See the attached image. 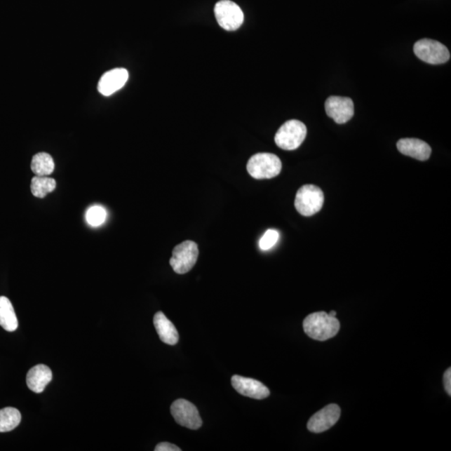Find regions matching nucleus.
<instances>
[{"label":"nucleus","instance_id":"nucleus-6","mask_svg":"<svg viewBox=\"0 0 451 451\" xmlns=\"http://www.w3.org/2000/svg\"><path fill=\"white\" fill-rule=\"evenodd\" d=\"M414 52L419 60L431 65H441L450 58V51L443 43L430 39H422L416 42Z\"/></svg>","mask_w":451,"mask_h":451},{"label":"nucleus","instance_id":"nucleus-16","mask_svg":"<svg viewBox=\"0 0 451 451\" xmlns=\"http://www.w3.org/2000/svg\"><path fill=\"white\" fill-rule=\"evenodd\" d=\"M14 307L7 297L0 296V326L6 331L14 332L18 328Z\"/></svg>","mask_w":451,"mask_h":451},{"label":"nucleus","instance_id":"nucleus-15","mask_svg":"<svg viewBox=\"0 0 451 451\" xmlns=\"http://www.w3.org/2000/svg\"><path fill=\"white\" fill-rule=\"evenodd\" d=\"M159 338L163 343L175 345L178 343L179 334L176 327L169 321L163 312H157L153 319Z\"/></svg>","mask_w":451,"mask_h":451},{"label":"nucleus","instance_id":"nucleus-2","mask_svg":"<svg viewBox=\"0 0 451 451\" xmlns=\"http://www.w3.org/2000/svg\"><path fill=\"white\" fill-rule=\"evenodd\" d=\"M247 170L257 180L271 179L281 173L282 163L278 156L271 153H257L249 159Z\"/></svg>","mask_w":451,"mask_h":451},{"label":"nucleus","instance_id":"nucleus-24","mask_svg":"<svg viewBox=\"0 0 451 451\" xmlns=\"http://www.w3.org/2000/svg\"><path fill=\"white\" fill-rule=\"evenodd\" d=\"M330 314L331 317H336L335 311H331V312L330 314Z\"/></svg>","mask_w":451,"mask_h":451},{"label":"nucleus","instance_id":"nucleus-5","mask_svg":"<svg viewBox=\"0 0 451 451\" xmlns=\"http://www.w3.org/2000/svg\"><path fill=\"white\" fill-rule=\"evenodd\" d=\"M198 255V244L192 241H185L173 249L170 264L175 273L185 274L194 268Z\"/></svg>","mask_w":451,"mask_h":451},{"label":"nucleus","instance_id":"nucleus-17","mask_svg":"<svg viewBox=\"0 0 451 451\" xmlns=\"http://www.w3.org/2000/svg\"><path fill=\"white\" fill-rule=\"evenodd\" d=\"M32 172L39 177H48L53 173L55 163L52 156L46 152L38 153L33 156L32 161Z\"/></svg>","mask_w":451,"mask_h":451},{"label":"nucleus","instance_id":"nucleus-19","mask_svg":"<svg viewBox=\"0 0 451 451\" xmlns=\"http://www.w3.org/2000/svg\"><path fill=\"white\" fill-rule=\"evenodd\" d=\"M30 188L36 198H43L55 189L56 182L54 178L36 176L32 179Z\"/></svg>","mask_w":451,"mask_h":451},{"label":"nucleus","instance_id":"nucleus-1","mask_svg":"<svg viewBox=\"0 0 451 451\" xmlns=\"http://www.w3.org/2000/svg\"><path fill=\"white\" fill-rule=\"evenodd\" d=\"M340 323L336 317H331L325 312L314 313L304 321V330L310 338L325 341L332 338L339 331Z\"/></svg>","mask_w":451,"mask_h":451},{"label":"nucleus","instance_id":"nucleus-8","mask_svg":"<svg viewBox=\"0 0 451 451\" xmlns=\"http://www.w3.org/2000/svg\"><path fill=\"white\" fill-rule=\"evenodd\" d=\"M170 413L177 424L190 430H198L203 426V419L196 407L183 398L173 402Z\"/></svg>","mask_w":451,"mask_h":451},{"label":"nucleus","instance_id":"nucleus-9","mask_svg":"<svg viewBox=\"0 0 451 451\" xmlns=\"http://www.w3.org/2000/svg\"><path fill=\"white\" fill-rule=\"evenodd\" d=\"M325 111L328 116L332 118L337 124H345L354 115L353 100L349 97L330 96L326 100Z\"/></svg>","mask_w":451,"mask_h":451},{"label":"nucleus","instance_id":"nucleus-14","mask_svg":"<svg viewBox=\"0 0 451 451\" xmlns=\"http://www.w3.org/2000/svg\"><path fill=\"white\" fill-rule=\"evenodd\" d=\"M52 380V371L45 365H38L30 369L26 377V383L30 391L41 393L45 391Z\"/></svg>","mask_w":451,"mask_h":451},{"label":"nucleus","instance_id":"nucleus-7","mask_svg":"<svg viewBox=\"0 0 451 451\" xmlns=\"http://www.w3.org/2000/svg\"><path fill=\"white\" fill-rule=\"evenodd\" d=\"M219 25L227 32H234L242 26L244 15L241 8L230 0H221L214 8Z\"/></svg>","mask_w":451,"mask_h":451},{"label":"nucleus","instance_id":"nucleus-4","mask_svg":"<svg viewBox=\"0 0 451 451\" xmlns=\"http://www.w3.org/2000/svg\"><path fill=\"white\" fill-rule=\"evenodd\" d=\"M325 195L321 188L314 185H304L297 191L295 204L301 215L310 217L321 211Z\"/></svg>","mask_w":451,"mask_h":451},{"label":"nucleus","instance_id":"nucleus-3","mask_svg":"<svg viewBox=\"0 0 451 451\" xmlns=\"http://www.w3.org/2000/svg\"><path fill=\"white\" fill-rule=\"evenodd\" d=\"M307 135V127L297 120H290L280 127L275 135V142L283 150H296Z\"/></svg>","mask_w":451,"mask_h":451},{"label":"nucleus","instance_id":"nucleus-18","mask_svg":"<svg viewBox=\"0 0 451 451\" xmlns=\"http://www.w3.org/2000/svg\"><path fill=\"white\" fill-rule=\"evenodd\" d=\"M20 422L21 414L18 410L13 407L0 410V433L15 430Z\"/></svg>","mask_w":451,"mask_h":451},{"label":"nucleus","instance_id":"nucleus-20","mask_svg":"<svg viewBox=\"0 0 451 451\" xmlns=\"http://www.w3.org/2000/svg\"><path fill=\"white\" fill-rule=\"evenodd\" d=\"M107 213L102 206L95 205L87 210L86 214V222L91 227L102 225L107 220Z\"/></svg>","mask_w":451,"mask_h":451},{"label":"nucleus","instance_id":"nucleus-22","mask_svg":"<svg viewBox=\"0 0 451 451\" xmlns=\"http://www.w3.org/2000/svg\"><path fill=\"white\" fill-rule=\"evenodd\" d=\"M178 446L170 444L168 442H163L156 446L155 451H181Z\"/></svg>","mask_w":451,"mask_h":451},{"label":"nucleus","instance_id":"nucleus-12","mask_svg":"<svg viewBox=\"0 0 451 451\" xmlns=\"http://www.w3.org/2000/svg\"><path fill=\"white\" fill-rule=\"evenodd\" d=\"M129 73L123 68H116L105 73L98 84V90L104 96H109L121 90L128 81Z\"/></svg>","mask_w":451,"mask_h":451},{"label":"nucleus","instance_id":"nucleus-11","mask_svg":"<svg viewBox=\"0 0 451 451\" xmlns=\"http://www.w3.org/2000/svg\"><path fill=\"white\" fill-rule=\"evenodd\" d=\"M231 385L240 395L255 398V400H264L270 395L268 387H266L260 381L243 377V376H233Z\"/></svg>","mask_w":451,"mask_h":451},{"label":"nucleus","instance_id":"nucleus-21","mask_svg":"<svg viewBox=\"0 0 451 451\" xmlns=\"http://www.w3.org/2000/svg\"><path fill=\"white\" fill-rule=\"evenodd\" d=\"M279 239L278 231L269 229L266 231L260 241V248L262 251H268L275 246Z\"/></svg>","mask_w":451,"mask_h":451},{"label":"nucleus","instance_id":"nucleus-23","mask_svg":"<svg viewBox=\"0 0 451 451\" xmlns=\"http://www.w3.org/2000/svg\"><path fill=\"white\" fill-rule=\"evenodd\" d=\"M444 384L446 392L448 393V395H451V370L448 369L445 371L444 375Z\"/></svg>","mask_w":451,"mask_h":451},{"label":"nucleus","instance_id":"nucleus-10","mask_svg":"<svg viewBox=\"0 0 451 451\" xmlns=\"http://www.w3.org/2000/svg\"><path fill=\"white\" fill-rule=\"evenodd\" d=\"M341 415L339 405L331 404L315 413L308 422L309 431L313 433H322L330 430L338 422Z\"/></svg>","mask_w":451,"mask_h":451},{"label":"nucleus","instance_id":"nucleus-13","mask_svg":"<svg viewBox=\"0 0 451 451\" xmlns=\"http://www.w3.org/2000/svg\"><path fill=\"white\" fill-rule=\"evenodd\" d=\"M397 148L401 154L419 161H427L431 155V147L419 139H400L397 142Z\"/></svg>","mask_w":451,"mask_h":451}]
</instances>
